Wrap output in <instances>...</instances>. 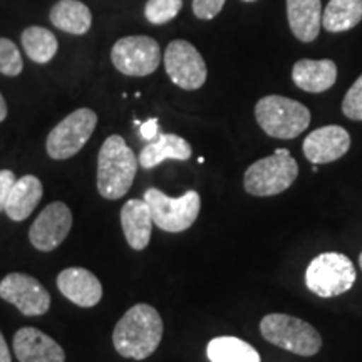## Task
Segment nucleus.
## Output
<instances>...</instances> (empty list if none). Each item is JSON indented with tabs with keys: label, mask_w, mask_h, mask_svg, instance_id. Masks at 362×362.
Here are the masks:
<instances>
[{
	"label": "nucleus",
	"mask_w": 362,
	"mask_h": 362,
	"mask_svg": "<svg viewBox=\"0 0 362 362\" xmlns=\"http://www.w3.org/2000/svg\"><path fill=\"white\" fill-rule=\"evenodd\" d=\"M71 228V208L62 202H54L45 206L30 225L29 240L39 252H52L62 245Z\"/></svg>",
	"instance_id": "12"
},
{
	"label": "nucleus",
	"mask_w": 362,
	"mask_h": 362,
	"mask_svg": "<svg viewBox=\"0 0 362 362\" xmlns=\"http://www.w3.org/2000/svg\"><path fill=\"white\" fill-rule=\"evenodd\" d=\"M40 200H42V183H40V180L34 175H24L13 183L4 211L13 221L27 220L33 215Z\"/></svg>",
	"instance_id": "19"
},
{
	"label": "nucleus",
	"mask_w": 362,
	"mask_h": 362,
	"mask_svg": "<svg viewBox=\"0 0 362 362\" xmlns=\"http://www.w3.org/2000/svg\"><path fill=\"white\" fill-rule=\"evenodd\" d=\"M260 334L280 349L310 357L322 349V337L305 320L287 314H269L262 319Z\"/></svg>",
	"instance_id": "4"
},
{
	"label": "nucleus",
	"mask_w": 362,
	"mask_h": 362,
	"mask_svg": "<svg viewBox=\"0 0 362 362\" xmlns=\"http://www.w3.org/2000/svg\"><path fill=\"white\" fill-rule=\"evenodd\" d=\"M359 264H361V267H362V253H361V257H359Z\"/></svg>",
	"instance_id": "33"
},
{
	"label": "nucleus",
	"mask_w": 362,
	"mask_h": 362,
	"mask_svg": "<svg viewBox=\"0 0 362 362\" xmlns=\"http://www.w3.org/2000/svg\"><path fill=\"white\" fill-rule=\"evenodd\" d=\"M287 19L296 39L314 42L322 25V4L320 0H287Z\"/></svg>",
	"instance_id": "18"
},
{
	"label": "nucleus",
	"mask_w": 362,
	"mask_h": 362,
	"mask_svg": "<svg viewBox=\"0 0 362 362\" xmlns=\"http://www.w3.org/2000/svg\"><path fill=\"white\" fill-rule=\"evenodd\" d=\"M144 202L151 211L153 223L163 232L180 233L188 230L200 215V194L189 189L180 198H171L158 188H148L144 192Z\"/></svg>",
	"instance_id": "7"
},
{
	"label": "nucleus",
	"mask_w": 362,
	"mask_h": 362,
	"mask_svg": "<svg viewBox=\"0 0 362 362\" xmlns=\"http://www.w3.org/2000/svg\"><path fill=\"white\" fill-rule=\"evenodd\" d=\"M21 40L27 56L37 64H47L49 61H52L59 47L56 35L51 30L37 25L27 27L21 35Z\"/></svg>",
	"instance_id": "24"
},
{
	"label": "nucleus",
	"mask_w": 362,
	"mask_h": 362,
	"mask_svg": "<svg viewBox=\"0 0 362 362\" xmlns=\"http://www.w3.org/2000/svg\"><path fill=\"white\" fill-rule=\"evenodd\" d=\"M121 226L128 245L133 250H144L149 245L153 230V218L148 203L136 198L126 202L121 208Z\"/></svg>",
	"instance_id": "17"
},
{
	"label": "nucleus",
	"mask_w": 362,
	"mask_h": 362,
	"mask_svg": "<svg viewBox=\"0 0 362 362\" xmlns=\"http://www.w3.org/2000/svg\"><path fill=\"white\" fill-rule=\"evenodd\" d=\"M139 133L144 139H148V141H151V139L158 138V119L156 117H153V119L146 121V123H139Z\"/></svg>",
	"instance_id": "30"
},
{
	"label": "nucleus",
	"mask_w": 362,
	"mask_h": 362,
	"mask_svg": "<svg viewBox=\"0 0 362 362\" xmlns=\"http://www.w3.org/2000/svg\"><path fill=\"white\" fill-rule=\"evenodd\" d=\"M192 158V146L178 134H158L155 141L148 143L139 153V165L151 170L166 160L187 161Z\"/></svg>",
	"instance_id": "20"
},
{
	"label": "nucleus",
	"mask_w": 362,
	"mask_h": 362,
	"mask_svg": "<svg viewBox=\"0 0 362 362\" xmlns=\"http://www.w3.org/2000/svg\"><path fill=\"white\" fill-rule=\"evenodd\" d=\"M0 298L16 305L27 317L44 315L51 307V293L33 275L12 272L0 282Z\"/></svg>",
	"instance_id": "11"
},
{
	"label": "nucleus",
	"mask_w": 362,
	"mask_h": 362,
	"mask_svg": "<svg viewBox=\"0 0 362 362\" xmlns=\"http://www.w3.org/2000/svg\"><path fill=\"white\" fill-rule=\"evenodd\" d=\"M57 288L72 304L90 309L103 298V285L93 272L83 267H69L57 275Z\"/></svg>",
	"instance_id": "14"
},
{
	"label": "nucleus",
	"mask_w": 362,
	"mask_h": 362,
	"mask_svg": "<svg viewBox=\"0 0 362 362\" xmlns=\"http://www.w3.org/2000/svg\"><path fill=\"white\" fill-rule=\"evenodd\" d=\"M206 356L211 362H260V354L238 337H215L208 342Z\"/></svg>",
	"instance_id": "23"
},
{
	"label": "nucleus",
	"mask_w": 362,
	"mask_h": 362,
	"mask_svg": "<svg viewBox=\"0 0 362 362\" xmlns=\"http://www.w3.org/2000/svg\"><path fill=\"white\" fill-rule=\"evenodd\" d=\"M356 282V269L349 257L327 252L317 255L305 272L307 288L322 298L337 297L351 291Z\"/></svg>",
	"instance_id": "6"
},
{
	"label": "nucleus",
	"mask_w": 362,
	"mask_h": 362,
	"mask_svg": "<svg viewBox=\"0 0 362 362\" xmlns=\"http://www.w3.org/2000/svg\"><path fill=\"white\" fill-rule=\"evenodd\" d=\"M13 352L19 362H66L59 344L35 327H22L13 336Z\"/></svg>",
	"instance_id": "15"
},
{
	"label": "nucleus",
	"mask_w": 362,
	"mask_h": 362,
	"mask_svg": "<svg viewBox=\"0 0 362 362\" xmlns=\"http://www.w3.org/2000/svg\"><path fill=\"white\" fill-rule=\"evenodd\" d=\"M163 339L160 312L148 304H136L117 320L112 344L121 357L143 361L158 349Z\"/></svg>",
	"instance_id": "1"
},
{
	"label": "nucleus",
	"mask_w": 362,
	"mask_h": 362,
	"mask_svg": "<svg viewBox=\"0 0 362 362\" xmlns=\"http://www.w3.org/2000/svg\"><path fill=\"white\" fill-rule=\"evenodd\" d=\"M298 176V165L288 149H277L272 156L250 165L243 176V187L252 197H274L291 188Z\"/></svg>",
	"instance_id": "5"
},
{
	"label": "nucleus",
	"mask_w": 362,
	"mask_h": 362,
	"mask_svg": "<svg viewBox=\"0 0 362 362\" xmlns=\"http://www.w3.org/2000/svg\"><path fill=\"white\" fill-rule=\"evenodd\" d=\"M292 79L298 89L319 94L332 88L337 79V66L330 59H300L292 67Z\"/></svg>",
	"instance_id": "16"
},
{
	"label": "nucleus",
	"mask_w": 362,
	"mask_h": 362,
	"mask_svg": "<svg viewBox=\"0 0 362 362\" xmlns=\"http://www.w3.org/2000/svg\"><path fill=\"white\" fill-rule=\"evenodd\" d=\"M7 112H8V110H7V103H6V99H4L2 93H0V123H2V121H6Z\"/></svg>",
	"instance_id": "32"
},
{
	"label": "nucleus",
	"mask_w": 362,
	"mask_h": 362,
	"mask_svg": "<svg viewBox=\"0 0 362 362\" xmlns=\"http://www.w3.org/2000/svg\"><path fill=\"white\" fill-rule=\"evenodd\" d=\"M257 123L270 138L293 139L310 124V111L296 99L265 96L255 104Z\"/></svg>",
	"instance_id": "3"
},
{
	"label": "nucleus",
	"mask_w": 362,
	"mask_h": 362,
	"mask_svg": "<svg viewBox=\"0 0 362 362\" xmlns=\"http://www.w3.org/2000/svg\"><path fill=\"white\" fill-rule=\"evenodd\" d=\"M51 22L54 27L67 34L83 35L90 29L93 13L79 0H59L51 8Z\"/></svg>",
	"instance_id": "21"
},
{
	"label": "nucleus",
	"mask_w": 362,
	"mask_h": 362,
	"mask_svg": "<svg viewBox=\"0 0 362 362\" xmlns=\"http://www.w3.org/2000/svg\"><path fill=\"white\" fill-rule=\"evenodd\" d=\"M22 69H24V61L17 45L11 39L0 37V74L16 78Z\"/></svg>",
	"instance_id": "26"
},
{
	"label": "nucleus",
	"mask_w": 362,
	"mask_h": 362,
	"mask_svg": "<svg viewBox=\"0 0 362 362\" xmlns=\"http://www.w3.org/2000/svg\"><path fill=\"white\" fill-rule=\"evenodd\" d=\"M183 0H148L144 6V16L146 21L153 25L168 24L178 16Z\"/></svg>",
	"instance_id": "25"
},
{
	"label": "nucleus",
	"mask_w": 362,
	"mask_h": 362,
	"mask_svg": "<svg viewBox=\"0 0 362 362\" xmlns=\"http://www.w3.org/2000/svg\"><path fill=\"white\" fill-rule=\"evenodd\" d=\"M225 0H193V13L202 21H211L221 12Z\"/></svg>",
	"instance_id": "28"
},
{
	"label": "nucleus",
	"mask_w": 362,
	"mask_h": 362,
	"mask_svg": "<svg viewBox=\"0 0 362 362\" xmlns=\"http://www.w3.org/2000/svg\"><path fill=\"white\" fill-rule=\"evenodd\" d=\"M351 136L342 126L330 124L319 128L304 139V156L314 165H327L349 151Z\"/></svg>",
	"instance_id": "13"
},
{
	"label": "nucleus",
	"mask_w": 362,
	"mask_h": 362,
	"mask_svg": "<svg viewBox=\"0 0 362 362\" xmlns=\"http://www.w3.org/2000/svg\"><path fill=\"white\" fill-rule=\"evenodd\" d=\"M111 61L121 74L144 78L160 67V44L148 35H128L112 45Z\"/></svg>",
	"instance_id": "9"
},
{
	"label": "nucleus",
	"mask_w": 362,
	"mask_h": 362,
	"mask_svg": "<svg viewBox=\"0 0 362 362\" xmlns=\"http://www.w3.org/2000/svg\"><path fill=\"white\" fill-rule=\"evenodd\" d=\"M0 362H12L11 351H8V346L2 336V332H0Z\"/></svg>",
	"instance_id": "31"
},
{
	"label": "nucleus",
	"mask_w": 362,
	"mask_h": 362,
	"mask_svg": "<svg viewBox=\"0 0 362 362\" xmlns=\"http://www.w3.org/2000/svg\"><path fill=\"white\" fill-rule=\"evenodd\" d=\"M243 2H255V0H243Z\"/></svg>",
	"instance_id": "34"
},
{
	"label": "nucleus",
	"mask_w": 362,
	"mask_h": 362,
	"mask_svg": "<svg viewBox=\"0 0 362 362\" xmlns=\"http://www.w3.org/2000/svg\"><path fill=\"white\" fill-rule=\"evenodd\" d=\"M362 21V0H330L322 16L327 33H346Z\"/></svg>",
	"instance_id": "22"
},
{
	"label": "nucleus",
	"mask_w": 362,
	"mask_h": 362,
	"mask_svg": "<svg viewBox=\"0 0 362 362\" xmlns=\"http://www.w3.org/2000/svg\"><path fill=\"white\" fill-rule=\"evenodd\" d=\"M16 175L11 170H0V211L6 210L8 193L16 183Z\"/></svg>",
	"instance_id": "29"
},
{
	"label": "nucleus",
	"mask_w": 362,
	"mask_h": 362,
	"mask_svg": "<svg viewBox=\"0 0 362 362\" xmlns=\"http://www.w3.org/2000/svg\"><path fill=\"white\" fill-rule=\"evenodd\" d=\"M342 112L352 121H362V74L347 90L342 101Z\"/></svg>",
	"instance_id": "27"
},
{
	"label": "nucleus",
	"mask_w": 362,
	"mask_h": 362,
	"mask_svg": "<svg viewBox=\"0 0 362 362\" xmlns=\"http://www.w3.org/2000/svg\"><path fill=\"white\" fill-rule=\"evenodd\" d=\"M165 69L170 76L171 83L185 90L200 89L206 83V64L205 59L198 49L188 40H171L165 51Z\"/></svg>",
	"instance_id": "10"
},
{
	"label": "nucleus",
	"mask_w": 362,
	"mask_h": 362,
	"mask_svg": "<svg viewBox=\"0 0 362 362\" xmlns=\"http://www.w3.org/2000/svg\"><path fill=\"white\" fill-rule=\"evenodd\" d=\"M98 124L96 112L89 107H81L71 112L47 136V155L52 160L62 161L76 156L89 141Z\"/></svg>",
	"instance_id": "8"
},
{
	"label": "nucleus",
	"mask_w": 362,
	"mask_h": 362,
	"mask_svg": "<svg viewBox=\"0 0 362 362\" xmlns=\"http://www.w3.org/2000/svg\"><path fill=\"white\" fill-rule=\"evenodd\" d=\"M138 158L124 138L112 134L103 143L98 156V192L106 200H119L129 188L138 171Z\"/></svg>",
	"instance_id": "2"
}]
</instances>
